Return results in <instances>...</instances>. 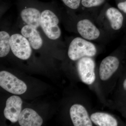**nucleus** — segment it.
Returning <instances> with one entry per match:
<instances>
[{
	"label": "nucleus",
	"mask_w": 126,
	"mask_h": 126,
	"mask_svg": "<svg viewBox=\"0 0 126 126\" xmlns=\"http://www.w3.org/2000/svg\"><path fill=\"white\" fill-rule=\"evenodd\" d=\"M97 53L95 46L84 39L77 37L70 43L68 55L73 61H76L84 57H92Z\"/></svg>",
	"instance_id": "nucleus-1"
},
{
	"label": "nucleus",
	"mask_w": 126,
	"mask_h": 126,
	"mask_svg": "<svg viewBox=\"0 0 126 126\" xmlns=\"http://www.w3.org/2000/svg\"><path fill=\"white\" fill-rule=\"evenodd\" d=\"M59 23L58 18L52 11L45 10L41 13V26L46 36L50 39H57L61 35Z\"/></svg>",
	"instance_id": "nucleus-2"
},
{
	"label": "nucleus",
	"mask_w": 126,
	"mask_h": 126,
	"mask_svg": "<svg viewBox=\"0 0 126 126\" xmlns=\"http://www.w3.org/2000/svg\"><path fill=\"white\" fill-rule=\"evenodd\" d=\"M0 86L7 92L16 94H21L27 89L26 84L10 73L0 72Z\"/></svg>",
	"instance_id": "nucleus-3"
},
{
	"label": "nucleus",
	"mask_w": 126,
	"mask_h": 126,
	"mask_svg": "<svg viewBox=\"0 0 126 126\" xmlns=\"http://www.w3.org/2000/svg\"><path fill=\"white\" fill-rule=\"evenodd\" d=\"M10 44L12 51L17 58L26 60L31 56L32 50L29 42L23 35L19 34L12 35Z\"/></svg>",
	"instance_id": "nucleus-4"
},
{
	"label": "nucleus",
	"mask_w": 126,
	"mask_h": 126,
	"mask_svg": "<svg viewBox=\"0 0 126 126\" xmlns=\"http://www.w3.org/2000/svg\"><path fill=\"white\" fill-rule=\"evenodd\" d=\"M94 62L90 57L79 59L77 64V69L81 80L84 83L91 84L95 81Z\"/></svg>",
	"instance_id": "nucleus-5"
},
{
	"label": "nucleus",
	"mask_w": 126,
	"mask_h": 126,
	"mask_svg": "<svg viewBox=\"0 0 126 126\" xmlns=\"http://www.w3.org/2000/svg\"><path fill=\"white\" fill-rule=\"evenodd\" d=\"M22 104V99L18 96L14 95L9 97L4 110L5 117L13 123L18 121L21 113Z\"/></svg>",
	"instance_id": "nucleus-6"
},
{
	"label": "nucleus",
	"mask_w": 126,
	"mask_h": 126,
	"mask_svg": "<svg viewBox=\"0 0 126 126\" xmlns=\"http://www.w3.org/2000/svg\"><path fill=\"white\" fill-rule=\"evenodd\" d=\"M70 117L75 126H92L91 119L86 109L80 104L72 106L70 109Z\"/></svg>",
	"instance_id": "nucleus-7"
},
{
	"label": "nucleus",
	"mask_w": 126,
	"mask_h": 126,
	"mask_svg": "<svg viewBox=\"0 0 126 126\" xmlns=\"http://www.w3.org/2000/svg\"><path fill=\"white\" fill-rule=\"evenodd\" d=\"M119 60L113 56H108L105 58L100 64L99 75L102 81H106L110 78L118 68Z\"/></svg>",
	"instance_id": "nucleus-8"
},
{
	"label": "nucleus",
	"mask_w": 126,
	"mask_h": 126,
	"mask_svg": "<svg viewBox=\"0 0 126 126\" xmlns=\"http://www.w3.org/2000/svg\"><path fill=\"white\" fill-rule=\"evenodd\" d=\"M77 30L83 38L87 40H94L100 35L99 30L91 21L84 19L79 21L77 24Z\"/></svg>",
	"instance_id": "nucleus-9"
},
{
	"label": "nucleus",
	"mask_w": 126,
	"mask_h": 126,
	"mask_svg": "<svg viewBox=\"0 0 126 126\" xmlns=\"http://www.w3.org/2000/svg\"><path fill=\"white\" fill-rule=\"evenodd\" d=\"M18 122L21 126H40L43 124V120L34 110L25 108L21 112Z\"/></svg>",
	"instance_id": "nucleus-10"
},
{
	"label": "nucleus",
	"mask_w": 126,
	"mask_h": 126,
	"mask_svg": "<svg viewBox=\"0 0 126 126\" xmlns=\"http://www.w3.org/2000/svg\"><path fill=\"white\" fill-rule=\"evenodd\" d=\"M21 33L23 36L28 39L31 46L34 49H39L42 46L43 40L36 28L27 25L21 29Z\"/></svg>",
	"instance_id": "nucleus-11"
},
{
	"label": "nucleus",
	"mask_w": 126,
	"mask_h": 126,
	"mask_svg": "<svg viewBox=\"0 0 126 126\" xmlns=\"http://www.w3.org/2000/svg\"><path fill=\"white\" fill-rule=\"evenodd\" d=\"M21 16L28 25L36 29L40 26L41 14L37 9L33 8L24 9L21 13Z\"/></svg>",
	"instance_id": "nucleus-12"
},
{
	"label": "nucleus",
	"mask_w": 126,
	"mask_h": 126,
	"mask_svg": "<svg viewBox=\"0 0 126 126\" xmlns=\"http://www.w3.org/2000/svg\"><path fill=\"white\" fill-rule=\"evenodd\" d=\"M106 16L112 29L118 30L121 29L123 24V16L118 9L114 7L108 8L106 11Z\"/></svg>",
	"instance_id": "nucleus-13"
},
{
	"label": "nucleus",
	"mask_w": 126,
	"mask_h": 126,
	"mask_svg": "<svg viewBox=\"0 0 126 126\" xmlns=\"http://www.w3.org/2000/svg\"><path fill=\"white\" fill-rule=\"evenodd\" d=\"M90 119L97 126H117V121L114 117L107 113L96 112L93 113Z\"/></svg>",
	"instance_id": "nucleus-14"
},
{
	"label": "nucleus",
	"mask_w": 126,
	"mask_h": 126,
	"mask_svg": "<svg viewBox=\"0 0 126 126\" xmlns=\"http://www.w3.org/2000/svg\"><path fill=\"white\" fill-rule=\"evenodd\" d=\"M10 35L5 31L0 32V57H5L10 52Z\"/></svg>",
	"instance_id": "nucleus-15"
},
{
	"label": "nucleus",
	"mask_w": 126,
	"mask_h": 126,
	"mask_svg": "<svg viewBox=\"0 0 126 126\" xmlns=\"http://www.w3.org/2000/svg\"><path fill=\"white\" fill-rule=\"evenodd\" d=\"M106 0H81L82 5L86 8L97 7L103 4Z\"/></svg>",
	"instance_id": "nucleus-16"
},
{
	"label": "nucleus",
	"mask_w": 126,
	"mask_h": 126,
	"mask_svg": "<svg viewBox=\"0 0 126 126\" xmlns=\"http://www.w3.org/2000/svg\"><path fill=\"white\" fill-rule=\"evenodd\" d=\"M63 1L67 6L72 9H78L81 1V0H63Z\"/></svg>",
	"instance_id": "nucleus-17"
},
{
	"label": "nucleus",
	"mask_w": 126,
	"mask_h": 126,
	"mask_svg": "<svg viewBox=\"0 0 126 126\" xmlns=\"http://www.w3.org/2000/svg\"><path fill=\"white\" fill-rule=\"evenodd\" d=\"M117 7L120 10L126 14V0L118 3L117 4Z\"/></svg>",
	"instance_id": "nucleus-18"
},
{
	"label": "nucleus",
	"mask_w": 126,
	"mask_h": 126,
	"mask_svg": "<svg viewBox=\"0 0 126 126\" xmlns=\"http://www.w3.org/2000/svg\"><path fill=\"white\" fill-rule=\"evenodd\" d=\"M123 87L124 89L126 90V79L124 80V83H123Z\"/></svg>",
	"instance_id": "nucleus-19"
}]
</instances>
